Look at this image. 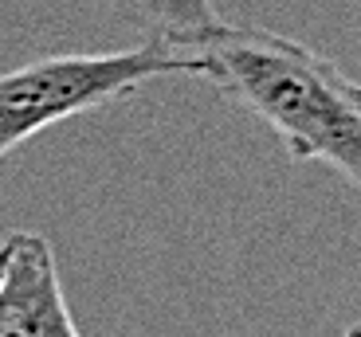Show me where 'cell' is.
Wrapping results in <instances>:
<instances>
[{"label": "cell", "mask_w": 361, "mask_h": 337, "mask_svg": "<svg viewBox=\"0 0 361 337\" xmlns=\"http://www.w3.org/2000/svg\"><path fill=\"white\" fill-rule=\"evenodd\" d=\"M180 51L200 79L259 118L295 161H322L361 192V82L314 47L263 27L220 24Z\"/></svg>", "instance_id": "obj_1"}, {"label": "cell", "mask_w": 361, "mask_h": 337, "mask_svg": "<svg viewBox=\"0 0 361 337\" xmlns=\"http://www.w3.org/2000/svg\"><path fill=\"white\" fill-rule=\"evenodd\" d=\"M169 75L200 79L197 55L149 36L126 51H67L44 55L24 67L0 71V161L27 146L47 126L110 106L137 87Z\"/></svg>", "instance_id": "obj_2"}, {"label": "cell", "mask_w": 361, "mask_h": 337, "mask_svg": "<svg viewBox=\"0 0 361 337\" xmlns=\"http://www.w3.org/2000/svg\"><path fill=\"white\" fill-rule=\"evenodd\" d=\"M0 337H82L67 310L51 243L36 231H16L4 239Z\"/></svg>", "instance_id": "obj_3"}, {"label": "cell", "mask_w": 361, "mask_h": 337, "mask_svg": "<svg viewBox=\"0 0 361 337\" xmlns=\"http://www.w3.org/2000/svg\"><path fill=\"white\" fill-rule=\"evenodd\" d=\"M126 4L154 27L157 39L173 44L177 51L224 24L212 0H126Z\"/></svg>", "instance_id": "obj_4"}, {"label": "cell", "mask_w": 361, "mask_h": 337, "mask_svg": "<svg viewBox=\"0 0 361 337\" xmlns=\"http://www.w3.org/2000/svg\"><path fill=\"white\" fill-rule=\"evenodd\" d=\"M0 263H4V243H0Z\"/></svg>", "instance_id": "obj_5"}]
</instances>
